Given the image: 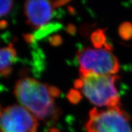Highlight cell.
I'll return each instance as SVG.
<instances>
[{
	"label": "cell",
	"mask_w": 132,
	"mask_h": 132,
	"mask_svg": "<svg viewBox=\"0 0 132 132\" xmlns=\"http://www.w3.org/2000/svg\"><path fill=\"white\" fill-rule=\"evenodd\" d=\"M14 94L19 103L39 119L54 122L58 119L61 111L54 98L59 97L60 90L56 87L24 78L16 82Z\"/></svg>",
	"instance_id": "1"
},
{
	"label": "cell",
	"mask_w": 132,
	"mask_h": 132,
	"mask_svg": "<svg viewBox=\"0 0 132 132\" xmlns=\"http://www.w3.org/2000/svg\"><path fill=\"white\" fill-rule=\"evenodd\" d=\"M80 77L74 82V86L81 90L90 103L108 108L119 105L120 98L115 86L119 76L90 73Z\"/></svg>",
	"instance_id": "2"
},
{
	"label": "cell",
	"mask_w": 132,
	"mask_h": 132,
	"mask_svg": "<svg viewBox=\"0 0 132 132\" xmlns=\"http://www.w3.org/2000/svg\"><path fill=\"white\" fill-rule=\"evenodd\" d=\"M112 47L106 43L103 48H83L78 50L77 59L80 75L87 73L113 75L119 70V63L112 53Z\"/></svg>",
	"instance_id": "3"
},
{
	"label": "cell",
	"mask_w": 132,
	"mask_h": 132,
	"mask_svg": "<svg viewBox=\"0 0 132 132\" xmlns=\"http://www.w3.org/2000/svg\"><path fill=\"white\" fill-rule=\"evenodd\" d=\"M129 116L119 106L89 112V119L85 125L87 132H132Z\"/></svg>",
	"instance_id": "4"
},
{
	"label": "cell",
	"mask_w": 132,
	"mask_h": 132,
	"mask_svg": "<svg viewBox=\"0 0 132 132\" xmlns=\"http://www.w3.org/2000/svg\"><path fill=\"white\" fill-rule=\"evenodd\" d=\"M37 119L19 105L5 108L0 117V132H37Z\"/></svg>",
	"instance_id": "5"
},
{
	"label": "cell",
	"mask_w": 132,
	"mask_h": 132,
	"mask_svg": "<svg viewBox=\"0 0 132 132\" xmlns=\"http://www.w3.org/2000/svg\"><path fill=\"white\" fill-rule=\"evenodd\" d=\"M53 1H27L24 3L26 23L32 28L45 25L54 15Z\"/></svg>",
	"instance_id": "6"
},
{
	"label": "cell",
	"mask_w": 132,
	"mask_h": 132,
	"mask_svg": "<svg viewBox=\"0 0 132 132\" xmlns=\"http://www.w3.org/2000/svg\"><path fill=\"white\" fill-rule=\"evenodd\" d=\"M17 59L16 50L12 44L0 49V76L9 77L12 72V65Z\"/></svg>",
	"instance_id": "7"
},
{
	"label": "cell",
	"mask_w": 132,
	"mask_h": 132,
	"mask_svg": "<svg viewBox=\"0 0 132 132\" xmlns=\"http://www.w3.org/2000/svg\"><path fill=\"white\" fill-rule=\"evenodd\" d=\"M62 28V25L59 23H51L41 26L38 29V30L35 31L33 35H34L36 40H40L43 38L45 37L48 34L59 30Z\"/></svg>",
	"instance_id": "8"
},
{
	"label": "cell",
	"mask_w": 132,
	"mask_h": 132,
	"mask_svg": "<svg viewBox=\"0 0 132 132\" xmlns=\"http://www.w3.org/2000/svg\"><path fill=\"white\" fill-rule=\"evenodd\" d=\"M90 40L97 49L102 48L106 44L105 30L101 29L95 30L90 36Z\"/></svg>",
	"instance_id": "9"
},
{
	"label": "cell",
	"mask_w": 132,
	"mask_h": 132,
	"mask_svg": "<svg viewBox=\"0 0 132 132\" xmlns=\"http://www.w3.org/2000/svg\"><path fill=\"white\" fill-rule=\"evenodd\" d=\"M119 32L123 39H129L132 36V25L129 23H123L119 27Z\"/></svg>",
	"instance_id": "10"
},
{
	"label": "cell",
	"mask_w": 132,
	"mask_h": 132,
	"mask_svg": "<svg viewBox=\"0 0 132 132\" xmlns=\"http://www.w3.org/2000/svg\"><path fill=\"white\" fill-rule=\"evenodd\" d=\"M13 1H0V16L9 14L13 7Z\"/></svg>",
	"instance_id": "11"
},
{
	"label": "cell",
	"mask_w": 132,
	"mask_h": 132,
	"mask_svg": "<svg viewBox=\"0 0 132 132\" xmlns=\"http://www.w3.org/2000/svg\"><path fill=\"white\" fill-rule=\"evenodd\" d=\"M67 98L70 103L76 104L81 100L82 96L77 90L71 89L67 94Z\"/></svg>",
	"instance_id": "12"
},
{
	"label": "cell",
	"mask_w": 132,
	"mask_h": 132,
	"mask_svg": "<svg viewBox=\"0 0 132 132\" xmlns=\"http://www.w3.org/2000/svg\"><path fill=\"white\" fill-rule=\"evenodd\" d=\"M49 42L51 45L53 46H58L62 43V39L59 35L56 34L50 37Z\"/></svg>",
	"instance_id": "13"
},
{
	"label": "cell",
	"mask_w": 132,
	"mask_h": 132,
	"mask_svg": "<svg viewBox=\"0 0 132 132\" xmlns=\"http://www.w3.org/2000/svg\"><path fill=\"white\" fill-rule=\"evenodd\" d=\"M24 39L26 42L29 43V44H33V43H34V41L36 40L34 35H33V34H27L24 35Z\"/></svg>",
	"instance_id": "14"
},
{
	"label": "cell",
	"mask_w": 132,
	"mask_h": 132,
	"mask_svg": "<svg viewBox=\"0 0 132 132\" xmlns=\"http://www.w3.org/2000/svg\"><path fill=\"white\" fill-rule=\"evenodd\" d=\"M66 30H67V32H69L70 34L73 35V34H75L77 29H76L75 26H74L73 24H69V25L67 26V28H66Z\"/></svg>",
	"instance_id": "15"
},
{
	"label": "cell",
	"mask_w": 132,
	"mask_h": 132,
	"mask_svg": "<svg viewBox=\"0 0 132 132\" xmlns=\"http://www.w3.org/2000/svg\"><path fill=\"white\" fill-rule=\"evenodd\" d=\"M7 24H8V23H7V21L4 20H0V29H4L5 28L7 27Z\"/></svg>",
	"instance_id": "16"
},
{
	"label": "cell",
	"mask_w": 132,
	"mask_h": 132,
	"mask_svg": "<svg viewBox=\"0 0 132 132\" xmlns=\"http://www.w3.org/2000/svg\"><path fill=\"white\" fill-rule=\"evenodd\" d=\"M50 132H59V131L58 130L55 129V128H52V129L50 130Z\"/></svg>",
	"instance_id": "17"
},
{
	"label": "cell",
	"mask_w": 132,
	"mask_h": 132,
	"mask_svg": "<svg viewBox=\"0 0 132 132\" xmlns=\"http://www.w3.org/2000/svg\"><path fill=\"white\" fill-rule=\"evenodd\" d=\"M1 114H2V113H1V105H0V117H1Z\"/></svg>",
	"instance_id": "18"
}]
</instances>
